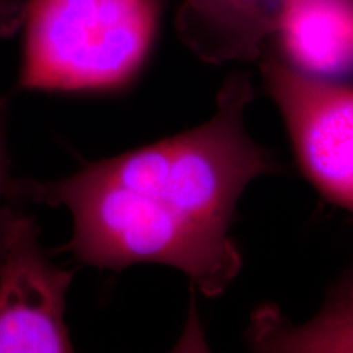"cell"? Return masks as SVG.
Segmentation results:
<instances>
[{"instance_id": "obj_7", "label": "cell", "mask_w": 353, "mask_h": 353, "mask_svg": "<svg viewBox=\"0 0 353 353\" xmlns=\"http://www.w3.org/2000/svg\"><path fill=\"white\" fill-rule=\"evenodd\" d=\"M285 61L330 79L353 65V0H288L275 30Z\"/></svg>"}, {"instance_id": "obj_9", "label": "cell", "mask_w": 353, "mask_h": 353, "mask_svg": "<svg viewBox=\"0 0 353 353\" xmlns=\"http://www.w3.org/2000/svg\"><path fill=\"white\" fill-rule=\"evenodd\" d=\"M23 0H0V37H10L23 21Z\"/></svg>"}, {"instance_id": "obj_6", "label": "cell", "mask_w": 353, "mask_h": 353, "mask_svg": "<svg viewBox=\"0 0 353 353\" xmlns=\"http://www.w3.org/2000/svg\"><path fill=\"white\" fill-rule=\"evenodd\" d=\"M288 0H182L176 32L203 61H254Z\"/></svg>"}, {"instance_id": "obj_4", "label": "cell", "mask_w": 353, "mask_h": 353, "mask_svg": "<svg viewBox=\"0 0 353 353\" xmlns=\"http://www.w3.org/2000/svg\"><path fill=\"white\" fill-rule=\"evenodd\" d=\"M260 70L299 165L319 192L353 214V87L262 54Z\"/></svg>"}, {"instance_id": "obj_11", "label": "cell", "mask_w": 353, "mask_h": 353, "mask_svg": "<svg viewBox=\"0 0 353 353\" xmlns=\"http://www.w3.org/2000/svg\"><path fill=\"white\" fill-rule=\"evenodd\" d=\"M12 182L8 180L7 174V157H6V145H3V136L2 130H0V241H2V226H3V218H6V210L7 205L6 198L10 195Z\"/></svg>"}, {"instance_id": "obj_10", "label": "cell", "mask_w": 353, "mask_h": 353, "mask_svg": "<svg viewBox=\"0 0 353 353\" xmlns=\"http://www.w3.org/2000/svg\"><path fill=\"white\" fill-rule=\"evenodd\" d=\"M322 307L341 309V311H353V268H350L342 280L334 286L327 301Z\"/></svg>"}, {"instance_id": "obj_8", "label": "cell", "mask_w": 353, "mask_h": 353, "mask_svg": "<svg viewBox=\"0 0 353 353\" xmlns=\"http://www.w3.org/2000/svg\"><path fill=\"white\" fill-rule=\"evenodd\" d=\"M252 345L263 352L353 353V311L322 307L317 316L290 325L262 311L252 327Z\"/></svg>"}, {"instance_id": "obj_5", "label": "cell", "mask_w": 353, "mask_h": 353, "mask_svg": "<svg viewBox=\"0 0 353 353\" xmlns=\"http://www.w3.org/2000/svg\"><path fill=\"white\" fill-rule=\"evenodd\" d=\"M72 272L41 250L38 228L7 206L0 241V353L72 352L65 299Z\"/></svg>"}, {"instance_id": "obj_1", "label": "cell", "mask_w": 353, "mask_h": 353, "mask_svg": "<svg viewBox=\"0 0 353 353\" xmlns=\"http://www.w3.org/2000/svg\"><path fill=\"white\" fill-rule=\"evenodd\" d=\"M13 192L68 208L74 231L64 249L90 267L123 270L144 262L167 265L183 272L208 298L223 294L242 268L229 229L113 182L92 164L52 182H12Z\"/></svg>"}, {"instance_id": "obj_3", "label": "cell", "mask_w": 353, "mask_h": 353, "mask_svg": "<svg viewBox=\"0 0 353 353\" xmlns=\"http://www.w3.org/2000/svg\"><path fill=\"white\" fill-rule=\"evenodd\" d=\"M159 0H26L19 85L110 92L139 74L156 41Z\"/></svg>"}, {"instance_id": "obj_2", "label": "cell", "mask_w": 353, "mask_h": 353, "mask_svg": "<svg viewBox=\"0 0 353 353\" xmlns=\"http://www.w3.org/2000/svg\"><path fill=\"white\" fill-rule=\"evenodd\" d=\"M252 95L249 77L236 74L221 88L216 112L206 123L92 165L180 213L229 229L249 183L276 172L273 157L245 130Z\"/></svg>"}]
</instances>
